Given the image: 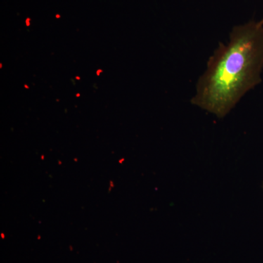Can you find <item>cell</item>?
<instances>
[{
    "label": "cell",
    "mask_w": 263,
    "mask_h": 263,
    "mask_svg": "<svg viewBox=\"0 0 263 263\" xmlns=\"http://www.w3.org/2000/svg\"><path fill=\"white\" fill-rule=\"evenodd\" d=\"M262 70L263 19L234 26L209 58L190 102L223 119L262 82Z\"/></svg>",
    "instance_id": "6da1fadb"
},
{
    "label": "cell",
    "mask_w": 263,
    "mask_h": 263,
    "mask_svg": "<svg viewBox=\"0 0 263 263\" xmlns=\"http://www.w3.org/2000/svg\"><path fill=\"white\" fill-rule=\"evenodd\" d=\"M262 188H263V184H262Z\"/></svg>",
    "instance_id": "7a4b0ae2"
}]
</instances>
